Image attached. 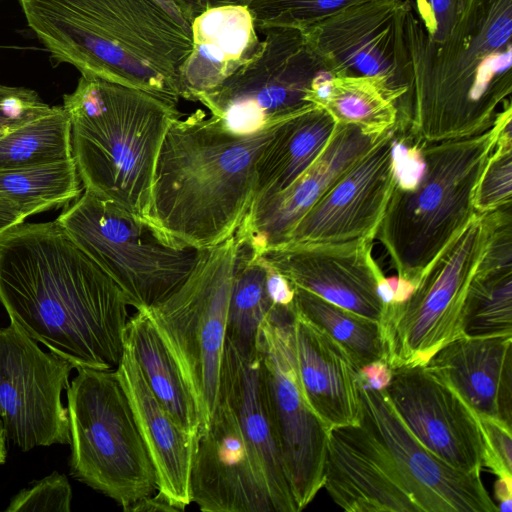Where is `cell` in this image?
I'll return each instance as SVG.
<instances>
[{"mask_svg": "<svg viewBox=\"0 0 512 512\" xmlns=\"http://www.w3.org/2000/svg\"><path fill=\"white\" fill-rule=\"evenodd\" d=\"M386 133L336 122L321 154L292 185L251 203L235 233L237 242L246 245L254 258L281 247L305 213Z\"/></svg>", "mask_w": 512, "mask_h": 512, "instance_id": "cell-19", "label": "cell"}, {"mask_svg": "<svg viewBox=\"0 0 512 512\" xmlns=\"http://www.w3.org/2000/svg\"><path fill=\"white\" fill-rule=\"evenodd\" d=\"M295 356L305 398L329 430L361 420L360 368L349 353L295 309Z\"/></svg>", "mask_w": 512, "mask_h": 512, "instance_id": "cell-23", "label": "cell"}, {"mask_svg": "<svg viewBox=\"0 0 512 512\" xmlns=\"http://www.w3.org/2000/svg\"><path fill=\"white\" fill-rule=\"evenodd\" d=\"M127 512H180L163 495L155 494L142 498L132 504Z\"/></svg>", "mask_w": 512, "mask_h": 512, "instance_id": "cell-44", "label": "cell"}, {"mask_svg": "<svg viewBox=\"0 0 512 512\" xmlns=\"http://www.w3.org/2000/svg\"><path fill=\"white\" fill-rule=\"evenodd\" d=\"M387 280L393 291L392 304H399L406 301L415 288V285L411 282L398 276H392L387 278Z\"/></svg>", "mask_w": 512, "mask_h": 512, "instance_id": "cell-47", "label": "cell"}, {"mask_svg": "<svg viewBox=\"0 0 512 512\" xmlns=\"http://www.w3.org/2000/svg\"><path fill=\"white\" fill-rule=\"evenodd\" d=\"M0 303L11 323L74 368L117 369L128 304L57 220L0 236Z\"/></svg>", "mask_w": 512, "mask_h": 512, "instance_id": "cell-1", "label": "cell"}, {"mask_svg": "<svg viewBox=\"0 0 512 512\" xmlns=\"http://www.w3.org/2000/svg\"><path fill=\"white\" fill-rule=\"evenodd\" d=\"M259 31L264 34L259 55L197 98L223 127L237 134L265 130L317 106L312 102L313 89L329 73L301 30Z\"/></svg>", "mask_w": 512, "mask_h": 512, "instance_id": "cell-11", "label": "cell"}, {"mask_svg": "<svg viewBox=\"0 0 512 512\" xmlns=\"http://www.w3.org/2000/svg\"><path fill=\"white\" fill-rule=\"evenodd\" d=\"M336 126L331 114L313 106L278 123L256 163L254 201L292 185L318 158Z\"/></svg>", "mask_w": 512, "mask_h": 512, "instance_id": "cell-27", "label": "cell"}, {"mask_svg": "<svg viewBox=\"0 0 512 512\" xmlns=\"http://www.w3.org/2000/svg\"><path fill=\"white\" fill-rule=\"evenodd\" d=\"M464 0H414L413 10L428 38L442 41L458 22Z\"/></svg>", "mask_w": 512, "mask_h": 512, "instance_id": "cell-40", "label": "cell"}, {"mask_svg": "<svg viewBox=\"0 0 512 512\" xmlns=\"http://www.w3.org/2000/svg\"><path fill=\"white\" fill-rule=\"evenodd\" d=\"M84 190L147 220L155 166L177 105L143 90L81 75L63 96Z\"/></svg>", "mask_w": 512, "mask_h": 512, "instance_id": "cell-5", "label": "cell"}, {"mask_svg": "<svg viewBox=\"0 0 512 512\" xmlns=\"http://www.w3.org/2000/svg\"><path fill=\"white\" fill-rule=\"evenodd\" d=\"M410 0H367L302 29L311 51L333 76H379L406 94L411 67L405 43Z\"/></svg>", "mask_w": 512, "mask_h": 512, "instance_id": "cell-14", "label": "cell"}, {"mask_svg": "<svg viewBox=\"0 0 512 512\" xmlns=\"http://www.w3.org/2000/svg\"><path fill=\"white\" fill-rule=\"evenodd\" d=\"M503 125L494 151L478 180L473 206L484 214L512 203V123Z\"/></svg>", "mask_w": 512, "mask_h": 512, "instance_id": "cell-36", "label": "cell"}, {"mask_svg": "<svg viewBox=\"0 0 512 512\" xmlns=\"http://www.w3.org/2000/svg\"><path fill=\"white\" fill-rule=\"evenodd\" d=\"M294 309L337 341L359 368L385 360L379 322L296 286Z\"/></svg>", "mask_w": 512, "mask_h": 512, "instance_id": "cell-33", "label": "cell"}, {"mask_svg": "<svg viewBox=\"0 0 512 512\" xmlns=\"http://www.w3.org/2000/svg\"><path fill=\"white\" fill-rule=\"evenodd\" d=\"M74 366L44 352L14 323L0 329V419L7 438L23 451L70 444L68 409L61 393Z\"/></svg>", "mask_w": 512, "mask_h": 512, "instance_id": "cell-13", "label": "cell"}, {"mask_svg": "<svg viewBox=\"0 0 512 512\" xmlns=\"http://www.w3.org/2000/svg\"><path fill=\"white\" fill-rule=\"evenodd\" d=\"M477 414L512 425V335H463L425 364Z\"/></svg>", "mask_w": 512, "mask_h": 512, "instance_id": "cell-24", "label": "cell"}, {"mask_svg": "<svg viewBox=\"0 0 512 512\" xmlns=\"http://www.w3.org/2000/svg\"><path fill=\"white\" fill-rule=\"evenodd\" d=\"M361 420L384 442L422 512H497L481 473L454 468L423 445L394 410L385 390L360 382Z\"/></svg>", "mask_w": 512, "mask_h": 512, "instance_id": "cell-15", "label": "cell"}, {"mask_svg": "<svg viewBox=\"0 0 512 512\" xmlns=\"http://www.w3.org/2000/svg\"><path fill=\"white\" fill-rule=\"evenodd\" d=\"M266 268L261 257L237 242L235 268L228 303L226 341L243 354L257 350L260 325L272 305L265 288Z\"/></svg>", "mask_w": 512, "mask_h": 512, "instance_id": "cell-31", "label": "cell"}, {"mask_svg": "<svg viewBox=\"0 0 512 512\" xmlns=\"http://www.w3.org/2000/svg\"><path fill=\"white\" fill-rule=\"evenodd\" d=\"M190 498L204 512H275L264 475L224 399L197 442Z\"/></svg>", "mask_w": 512, "mask_h": 512, "instance_id": "cell-18", "label": "cell"}, {"mask_svg": "<svg viewBox=\"0 0 512 512\" xmlns=\"http://www.w3.org/2000/svg\"><path fill=\"white\" fill-rule=\"evenodd\" d=\"M392 371L385 391L411 433L454 468L481 473L484 443L477 414L426 366Z\"/></svg>", "mask_w": 512, "mask_h": 512, "instance_id": "cell-16", "label": "cell"}, {"mask_svg": "<svg viewBox=\"0 0 512 512\" xmlns=\"http://www.w3.org/2000/svg\"><path fill=\"white\" fill-rule=\"evenodd\" d=\"M74 158L30 168L1 171L0 195L27 218L76 200L82 193Z\"/></svg>", "mask_w": 512, "mask_h": 512, "instance_id": "cell-32", "label": "cell"}, {"mask_svg": "<svg viewBox=\"0 0 512 512\" xmlns=\"http://www.w3.org/2000/svg\"><path fill=\"white\" fill-rule=\"evenodd\" d=\"M261 259L266 268L265 288L272 308L293 311L295 286L262 257Z\"/></svg>", "mask_w": 512, "mask_h": 512, "instance_id": "cell-41", "label": "cell"}, {"mask_svg": "<svg viewBox=\"0 0 512 512\" xmlns=\"http://www.w3.org/2000/svg\"><path fill=\"white\" fill-rule=\"evenodd\" d=\"M318 106L338 123L354 124L382 135L408 116V100L379 76H333Z\"/></svg>", "mask_w": 512, "mask_h": 512, "instance_id": "cell-29", "label": "cell"}, {"mask_svg": "<svg viewBox=\"0 0 512 512\" xmlns=\"http://www.w3.org/2000/svg\"><path fill=\"white\" fill-rule=\"evenodd\" d=\"M26 217L9 200L0 195V236L24 222Z\"/></svg>", "mask_w": 512, "mask_h": 512, "instance_id": "cell-45", "label": "cell"}, {"mask_svg": "<svg viewBox=\"0 0 512 512\" xmlns=\"http://www.w3.org/2000/svg\"><path fill=\"white\" fill-rule=\"evenodd\" d=\"M184 12L193 20L202 12L219 6H247L251 0H176Z\"/></svg>", "mask_w": 512, "mask_h": 512, "instance_id": "cell-43", "label": "cell"}, {"mask_svg": "<svg viewBox=\"0 0 512 512\" xmlns=\"http://www.w3.org/2000/svg\"><path fill=\"white\" fill-rule=\"evenodd\" d=\"M54 64L177 105L192 19L176 0H19Z\"/></svg>", "mask_w": 512, "mask_h": 512, "instance_id": "cell-2", "label": "cell"}, {"mask_svg": "<svg viewBox=\"0 0 512 512\" xmlns=\"http://www.w3.org/2000/svg\"><path fill=\"white\" fill-rule=\"evenodd\" d=\"M116 373L154 466L157 492L184 511L191 503L190 471L198 439L184 432L158 401L125 341Z\"/></svg>", "mask_w": 512, "mask_h": 512, "instance_id": "cell-25", "label": "cell"}, {"mask_svg": "<svg viewBox=\"0 0 512 512\" xmlns=\"http://www.w3.org/2000/svg\"><path fill=\"white\" fill-rule=\"evenodd\" d=\"M392 369L385 360H377L360 368V382L366 387L385 390L392 379Z\"/></svg>", "mask_w": 512, "mask_h": 512, "instance_id": "cell-42", "label": "cell"}, {"mask_svg": "<svg viewBox=\"0 0 512 512\" xmlns=\"http://www.w3.org/2000/svg\"><path fill=\"white\" fill-rule=\"evenodd\" d=\"M367 0H251L247 7L257 30L290 27L302 30L346 7Z\"/></svg>", "mask_w": 512, "mask_h": 512, "instance_id": "cell-35", "label": "cell"}, {"mask_svg": "<svg viewBox=\"0 0 512 512\" xmlns=\"http://www.w3.org/2000/svg\"><path fill=\"white\" fill-rule=\"evenodd\" d=\"M236 253L235 235L203 249L183 284L146 309L195 399L200 416L199 437L207 430L219 401Z\"/></svg>", "mask_w": 512, "mask_h": 512, "instance_id": "cell-9", "label": "cell"}, {"mask_svg": "<svg viewBox=\"0 0 512 512\" xmlns=\"http://www.w3.org/2000/svg\"><path fill=\"white\" fill-rule=\"evenodd\" d=\"M488 228L486 213H475L429 264L408 299L385 306L379 324L384 359L392 370L424 366L464 335V304Z\"/></svg>", "mask_w": 512, "mask_h": 512, "instance_id": "cell-10", "label": "cell"}, {"mask_svg": "<svg viewBox=\"0 0 512 512\" xmlns=\"http://www.w3.org/2000/svg\"><path fill=\"white\" fill-rule=\"evenodd\" d=\"M484 443V466L498 478H512V425L477 415Z\"/></svg>", "mask_w": 512, "mask_h": 512, "instance_id": "cell-38", "label": "cell"}, {"mask_svg": "<svg viewBox=\"0 0 512 512\" xmlns=\"http://www.w3.org/2000/svg\"><path fill=\"white\" fill-rule=\"evenodd\" d=\"M404 34L411 67L405 134L412 142L483 133L512 104V0H464L442 41L428 38L412 7Z\"/></svg>", "mask_w": 512, "mask_h": 512, "instance_id": "cell-3", "label": "cell"}, {"mask_svg": "<svg viewBox=\"0 0 512 512\" xmlns=\"http://www.w3.org/2000/svg\"><path fill=\"white\" fill-rule=\"evenodd\" d=\"M51 108L31 89L0 84V137Z\"/></svg>", "mask_w": 512, "mask_h": 512, "instance_id": "cell-39", "label": "cell"}, {"mask_svg": "<svg viewBox=\"0 0 512 512\" xmlns=\"http://www.w3.org/2000/svg\"><path fill=\"white\" fill-rule=\"evenodd\" d=\"M219 397L233 409L264 475L275 512H298L285 474L261 356L225 342Z\"/></svg>", "mask_w": 512, "mask_h": 512, "instance_id": "cell-22", "label": "cell"}, {"mask_svg": "<svg viewBox=\"0 0 512 512\" xmlns=\"http://www.w3.org/2000/svg\"><path fill=\"white\" fill-rule=\"evenodd\" d=\"M373 239L295 244L261 257L294 286L380 322L385 305L377 287L385 278L372 256Z\"/></svg>", "mask_w": 512, "mask_h": 512, "instance_id": "cell-21", "label": "cell"}, {"mask_svg": "<svg viewBox=\"0 0 512 512\" xmlns=\"http://www.w3.org/2000/svg\"><path fill=\"white\" fill-rule=\"evenodd\" d=\"M67 389L71 475L126 511L157 475L116 370L78 368Z\"/></svg>", "mask_w": 512, "mask_h": 512, "instance_id": "cell-7", "label": "cell"}, {"mask_svg": "<svg viewBox=\"0 0 512 512\" xmlns=\"http://www.w3.org/2000/svg\"><path fill=\"white\" fill-rule=\"evenodd\" d=\"M247 6L208 9L192 20V50L182 69L184 99L197 98L220 85L263 49Z\"/></svg>", "mask_w": 512, "mask_h": 512, "instance_id": "cell-26", "label": "cell"}, {"mask_svg": "<svg viewBox=\"0 0 512 512\" xmlns=\"http://www.w3.org/2000/svg\"><path fill=\"white\" fill-rule=\"evenodd\" d=\"M56 220L136 310L158 304L179 288L203 251L168 241L146 219L87 190Z\"/></svg>", "mask_w": 512, "mask_h": 512, "instance_id": "cell-8", "label": "cell"}, {"mask_svg": "<svg viewBox=\"0 0 512 512\" xmlns=\"http://www.w3.org/2000/svg\"><path fill=\"white\" fill-rule=\"evenodd\" d=\"M277 125L237 134L202 110L176 117L158 154L147 221L184 247L207 249L234 236L254 199L257 160Z\"/></svg>", "mask_w": 512, "mask_h": 512, "instance_id": "cell-4", "label": "cell"}, {"mask_svg": "<svg viewBox=\"0 0 512 512\" xmlns=\"http://www.w3.org/2000/svg\"><path fill=\"white\" fill-rule=\"evenodd\" d=\"M323 487L348 512H422L384 442L362 420L329 429Z\"/></svg>", "mask_w": 512, "mask_h": 512, "instance_id": "cell-20", "label": "cell"}, {"mask_svg": "<svg viewBox=\"0 0 512 512\" xmlns=\"http://www.w3.org/2000/svg\"><path fill=\"white\" fill-rule=\"evenodd\" d=\"M495 495L500 502L498 510L501 512H511L512 478H498L495 484Z\"/></svg>", "mask_w": 512, "mask_h": 512, "instance_id": "cell-46", "label": "cell"}, {"mask_svg": "<svg viewBox=\"0 0 512 512\" xmlns=\"http://www.w3.org/2000/svg\"><path fill=\"white\" fill-rule=\"evenodd\" d=\"M7 435L3 423L0 419V465L6 460L7 449H6Z\"/></svg>", "mask_w": 512, "mask_h": 512, "instance_id": "cell-48", "label": "cell"}, {"mask_svg": "<svg viewBox=\"0 0 512 512\" xmlns=\"http://www.w3.org/2000/svg\"><path fill=\"white\" fill-rule=\"evenodd\" d=\"M292 311L271 308L262 321L261 356L285 474L298 511L323 488L328 429L303 393L295 356Z\"/></svg>", "mask_w": 512, "mask_h": 512, "instance_id": "cell-12", "label": "cell"}, {"mask_svg": "<svg viewBox=\"0 0 512 512\" xmlns=\"http://www.w3.org/2000/svg\"><path fill=\"white\" fill-rule=\"evenodd\" d=\"M512 118V104L483 133L435 143H418L424 158L419 180L410 189L394 186L375 238L397 276L417 285L437 255L475 214V189Z\"/></svg>", "mask_w": 512, "mask_h": 512, "instance_id": "cell-6", "label": "cell"}, {"mask_svg": "<svg viewBox=\"0 0 512 512\" xmlns=\"http://www.w3.org/2000/svg\"><path fill=\"white\" fill-rule=\"evenodd\" d=\"M396 126L297 222L283 246L375 239L395 186Z\"/></svg>", "mask_w": 512, "mask_h": 512, "instance_id": "cell-17", "label": "cell"}, {"mask_svg": "<svg viewBox=\"0 0 512 512\" xmlns=\"http://www.w3.org/2000/svg\"><path fill=\"white\" fill-rule=\"evenodd\" d=\"M124 341L171 418L184 432L199 439L200 416L195 399L145 308L130 316Z\"/></svg>", "mask_w": 512, "mask_h": 512, "instance_id": "cell-28", "label": "cell"}, {"mask_svg": "<svg viewBox=\"0 0 512 512\" xmlns=\"http://www.w3.org/2000/svg\"><path fill=\"white\" fill-rule=\"evenodd\" d=\"M71 159V122L63 106H52L0 137V172Z\"/></svg>", "mask_w": 512, "mask_h": 512, "instance_id": "cell-30", "label": "cell"}, {"mask_svg": "<svg viewBox=\"0 0 512 512\" xmlns=\"http://www.w3.org/2000/svg\"><path fill=\"white\" fill-rule=\"evenodd\" d=\"M72 489L65 475L53 472L32 488L22 490L10 502L6 512L71 510Z\"/></svg>", "mask_w": 512, "mask_h": 512, "instance_id": "cell-37", "label": "cell"}, {"mask_svg": "<svg viewBox=\"0 0 512 512\" xmlns=\"http://www.w3.org/2000/svg\"><path fill=\"white\" fill-rule=\"evenodd\" d=\"M463 333L512 335V270L474 274L464 304Z\"/></svg>", "mask_w": 512, "mask_h": 512, "instance_id": "cell-34", "label": "cell"}]
</instances>
